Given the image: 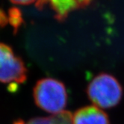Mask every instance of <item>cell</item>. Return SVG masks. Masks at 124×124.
Instances as JSON below:
<instances>
[{"mask_svg":"<svg viewBox=\"0 0 124 124\" xmlns=\"http://www.w3.org/2000/svg\"><path fill=\"white\" fill-rule=\"evenodd\" d=\"M34 100L40 108L55 114L64 111L67 102L65 85L55 78H44L34 87Z\"/></svg>","mask_w":124,"mask_h":124,"instance_id":"1","label":"cell"},{"mask_svg":"<svg viewBox=\"0 0 124 124\" xmlns=\"http://www.w3.org/2000/svg\"><path fill=\"white\" fill-rule=\"evenodd\" d=\"M87 93L90 100L100 108H110L121 100L123 89L116 78L107 73H100L89 83Z\"/></svg>","mask_w":124,"mask_h":124,"instance_id":"2","label":"cell"},{"mask_svg":"<svg viewBox=\"0 0 124 124\" xmlns=\"http://www.w3.org/2000/svg\"><path fill=\"white\" fill-rule=\"evenodd\" d=\"M27 79V69L23 61L13 49L0 43V82L16 87Z\"/></svg>","mask_w":124,"mask_h":124,"instance_id":"3","label":"cell"},{"mask_svg":"<svg viewBox=\"0 0 124 124\" xmlns=\"http://www.w3.org/2000/svg\"><path fill=\"white\" fill-rule=\"evenodd\" d=\"M93 1V0H38L36 6L39 9L49 7L54 12L55 19L62 22L67 19L70 13L87 7Z\"/></svg>","mask_w":124,"mask_h":124,"instance_id":"4","label":"cell"},{"mask_svg":"<svg viewBox=\"0 0 124 124\" xmlns=\"http://www.w3.org/2000/svg\"><path fill=\"white\" fill-rule=\"evenodd\" d=\"M73 124H109L108 115L95 105L78 109L73 115Z\"/></svg>","mask_w":124,"mask_h":124,"instance_id":"5","label":"cell"},{"mask_svg":"<svg viewBox=\"0 0 124 124\" xmlns=\"http://www.w3.org/2000/svg\"><path fill=\"white\" fill-rule=\"evenodd\" d=\"M13 124H73V114L63 111L48 117H34L28 121L17 120Z\"/></svg>","mask_w":124,"mask_h":124,"instance_id":"6","label":"cell"},{"mask_svg":"<svg viewBox=\"0 0 124 124\" xmlns=\"http://www.w3.org/2000/svg\"><path fill=\"white\" fill-rule=\"evenodd\" d=\"M8 23L14 29V33H16L19 30V28L21 26L22 23H23V14L21 11L17 8H11L8 11Z\"/></svg>","mask_w":124,"mask_h":124,"instance_id":"7","label":"cell"},{"mask_svg":"<svg viewBox=\"0 0 124 124\" xmlns=\"http://www.w3.org/2000/svg\"><path fill=\"white\" fill-rule=\"evenodd\" d=\"M8 23V18L7 14L0 8V27H5Z\"/></svg>","mask_w":124,"mask_h":124,"instance_id":"8","label":"cell"},{"mask_svg":"<svg viewBox=\"0 0 124 124\" xmlns=\"http://www.w3.org/2000/svg\"><path fill=\"white\" fill-rule=\"evenodd\" d=\"M10 1L16 5H30L34 2H37L38 0H10Z\"/></svg>","mask_w":124,"mask_h":124,"instance_id":"9","label":"cell"}]
</instances>
